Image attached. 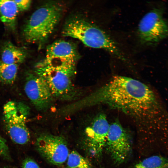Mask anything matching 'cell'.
Wrapping results in <instances>:
<instances>
[{"label":"cell","mask_w":168,"mask_h":168,"mask_svg":"<svg viewBox=\"0 0 168 168\" xmlns=\"http://www.w3.org/2000/svg\"><path fill=\"white\" fill-rule=\"evenodd\" d=\"M24 90L27 97L38 110H47L52 104L54 97L49 86L42 78L35 73L27 74Z\"/></svg>","instance_id":"9"},{"label":"cell","mask_w":168,"mask_h":168,"mask_svg":"<svg viewBox=\"0 0 168 168\" xmlns=\"http://www.w3.org/2000/svg\"><path fill=\"white\" fill-rule=\"evenodd\" d=\"M0 156L9 159L10 156L8 147L6 140L0 135Z\"/></svg>","instance_id":"17"},{"label":"cell","mask_w":168,"mask_h":168,"mask_svg":"<svg viewBox=\"0 0 168 168\" xmlns=\"http://www.w3.org/2000/svg\"><path fill=\"white\" fill-rule=\"evenodd\" d=\"M22 168H40L37 163L30 158H26L23 162Z\"/></svg>","instance_id":"19"},{"label":"cell","mask_w":168,"mask_h":168,"mask_svg":"<svg viewBox=\"0 0 168 168\" xmlns=\"http://www.w3.org/2000/svg\"><path fill=\"white\" fill-rule=\"evenodd\" d=\"M68 168H91V165L88 159L75 151L70 152L67 159Z\"/></svg>","instance_id":"16"},{"label":"cell","mask_w":168,"mask_h":168,"mask_svg":"<svg viewBox=\"0 0 168 168\" xmlns=\"http://www.w3.org/2000/svg\"><path fill=\"white\" fill-rule=\"evenodd\" d=\"M19 12L14 0H0V20L8 29L15 30Z\"/></svg>","instance_id":"13"},{"label":"cell","mask_w":168,"mask_h":168,"mask_svg":"<svg viewBox=\"0 0 168 168\" xmlns=\"http://www.w3.org/2000/svg\"><path fill=\"white\" fill-rule=\"evenodd\" d=\"M110 124L106 115L100 113L85 130L87 144L95 154L99 155L106 145Z\"/></svg>","instance_id":"10"},{"label":"cell","mask_w":168,"mask_h":168,"mask_svg":"<svg viewBox=\"0 0 168 168\" xmlns=\"http://www.w3.org/2000/svg\"><path fill=\"white\" fill-rule=\"evenodd\" d=\"M27 55V51L24 49L8 41L4 43L2 48L1 61L6 64L19 65L25 61Z\"/></svg>","instance_id":"12"},{"label":"cell","mask_w":168,"mask_h":168,"mask_svg":"<svg viewBox=\"0 0 168 168\" xmlns=\"http://www.w3.org/2000/svg\"><path fill=\"white\" fill-rule=\"evenodd\" d=\"M76 63L42 60L35 65L34 73L45 81L54 98L70 100L78 96L72 81Z\"/></svg>","instance_id":"3"},{"label":"cell","mask_w":168,"mask_h":168,"mask_svg":"<svg viewBox=\"0 0 168 168\" xmlns=\"http://www.w3.org/2000/svg\"><path fill=\"white\" fill-rule=\"evenodd\" d=\"M29 107L21 101H10L3 107V119L6 130L11 139L20 145L27 143L30 135L26 125L29 114Z\"/></svg>","instance_id":"5"},{"label":"cell","mask_w":168,"mask_h":168,"mask_svg":"<svg viewBox=\"0 0 168 168\" xmlns=\"http://www.w3.org/2000/svg\"><path fill=\"white\" fill-rule=\"evenodd\" d=\"M18 66L6 64L0 61V82L5 84H12L16 77Z\"/></svg>","instance_id":"14"},{"label":"cell","mask_w":168,"mask_h":168,"mask_svg":"<svg viewBox=\"0 0 168 168\" xmlns=\"http://www.w3.org/2000/svg\"><path fill=\"white\" fill-rule=\"evenodd\" d=\"M62 5L49 2L36 10L31 15L23 30L28 43H36L40 49L52 34L61 17Z\"/></svg>","instance_id":"4"},{"label":"cell","mask_w":168,"mask_h":168,"mask_svg":"<svg viewBox=\"0 0 168 168\" xmlns=\"http://www.w3.org/2000/svg\"><path fill=\"white\" fill-rule=\"evenodd\" d=\"M135 168H168V159L160 155L152 156L137 163Z\"/></svg>","instance_id":"15"},{"label":"cell","mask_w":168,"mask_h":168,"mask_svg":"<svg viewBox=\"0 0 168 168\" xmlns=\"http://www.w3.org/2000/svg\"><path fill=\"white\" fill-rule=\"evenodd\" d=\"M36 145L43 157L54 165L63 164L67 160L69 153L66 141L60 136L43 134L37 138Z\"/></svg>","instance_id":"7"},{"label":"cell","mask_w":168,"mask_h":168,"mask_svg":"<svg viewBox=\"0 0 168 168\" xmlns=\"http://www.w3.org/2000/svg\"><path fill=\"white\" fill-rule=\"evenodd\" d=\"M19 11L23 12L28 10L30 7L31 1L30 0H14Z\"/></svg>","instance_id":"18"},{"label":"cell","mask_w":168,"mask_h":168,"mask_svg":"<svg viewBox=\"0 0 168 168\" xmlns=\"http://www.w3.org/2000/svg\"><path fill=\"white\" fill-rule=\"evenodd\" d=\"M105 145L117 164L124 162L130 153L131 146L129 136L117 121L110 124Z\"/></svg>","instance_id":"8"},{"label":"cell","mask_w":168,"mask_h":168,"mask_svg":"<svg viewBox=\"0 0 168 168\" xmlns=\"http://www.w3.org/2000/svg\"><path fill=\"white\" fill-rule=\"evenodd\" d=\"M45 61L67 62L76 63L80 54L76 46L70 42L57 40L47 46Z\"/></svg>","instance_id":"11"},{"label":"cell","mask_w":168,"mask_h":168,"mask_svg":"<svg viewBox=\"0 0 168 168\" xmlns=\"http://www.w3.org/2000/svg\"><path fill=\"white\" fill-rule=\"evenodd\" d=\"M62 35L77 39L89 47L102 49L123 62L129 59L117 43L103 30L85 18L73 16L66 22Z\"/></svg>","instance_id":"2"},{"label":"cell","mask_w":168,"mask_h":168,"mask_svg":"<svg viewBox=\"0 0 168 168\" xmlns=\"http://www.w3.org/2000/svg\"><path fill=\"white\" fill-rule=\"evenodd\" d=\"M81 109L106 105L123 112L140 126L157 127L161 107L148 86L133 78L113 77L107 82L77 102Z\"/></svg>","instance_id":"1"},{"label":"cell","mask_w":168,"mask_h":168,"mask_svg":"<svg viewBox=\"0 0 168 168\" xmlns=\"http://www.w3.org/2000/svg\"><path fill=\"white\" fill-rule=\"evenodd\" d=\"M138 38L144 46H153L168 37V24L162 9L154 8L140 20L137 29Z\"/></svg>","instance_id":"6"}]
</instances>
